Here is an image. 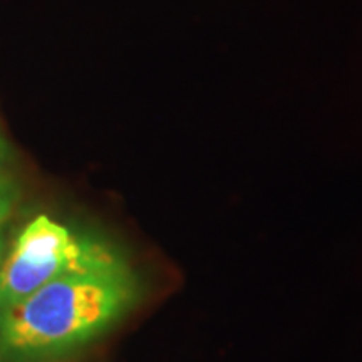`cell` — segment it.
<instances>
[{
	"mask_svg": "<svg viewBox=\"0 0 362 362\" xmlns=\"http://www.w3.org/2000/svg\"><path fill=\"white\" fill-rule=\"evenodd\" d=\"M138 285L117 259L59 275L0 309V362H35L84 344L119 319Z\"/></svg>",
	"mask_w": 362,
	"mask_h": 362,
	"instance_id": "obj_1",
	"label": "cell"
},
{
	"mask_svg": "<svg viewBox=\"0 0 362 362\" xmlns=\"http://www.w3.org/2000/svg\"><path fill=\"white\" fill-rule=\"evenodd\" d=\"M115 259L117 255L106 245L78 237L47 215L35 216L0 262V309L22 300L59 275Z\"/></svg>",
	"mask_w": 362,
	"mask_h": 362,
	"instance_id": "obj_2",
	"label": "cell"
},
{
	"mask_svg": "<svg viewBox=\"0 0 362 362\" xmlns=\"http://www.w3.org/2000/svg\"><path fill=\"white\" fill-rule=\"evenodd\" d=\"M7 155H8L7 144L4 141L2 134H0V175H4V163L7 160Z\"/></svg>",
	"mask_w": 362,
	"mask_h": 362,
	"instance_id": "obj_4",
	"label": "cell"
},
{
	"mask_svg": "<svg viewBox=\"0 0 362 362\" xmlns=\"http://www.w3.org/2000/svg\"><path fill=\"white\" fill-rule=\"evenodd\" d=\"M6 247H7L6 230H4V226L0 225V262H2V259H4V253H6Z\"/></svg>",
	"mask_w": 362,
	"mask_h": 362,
	"instance_id": "obj_5",
	"label": "cell"
},
{
	"mask_svg": "<svg viewBox=\"0 0 362 362\" xmlns=\"http://www.w3.org/2000/svg\"><path fill=\"white\" fill-rule=\"evenodd\" d=\"M21 198V192L16 181L6 173L0 175V225L6 221L16 208Z\"/></svg>",
	"mask_w": 362,
	"mask_h": 362,
	"instance_id": "obj_3",
	"label": "cell"
}]
</instances>
